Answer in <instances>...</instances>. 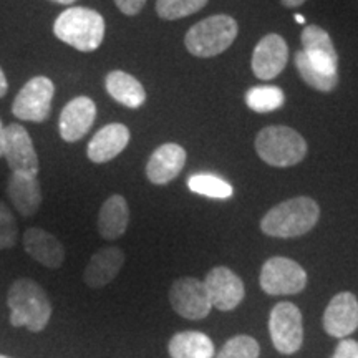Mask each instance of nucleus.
Instances as JSON below:
<instances>
[{
	"label": "nucleus",
	"instance_id": "7ed1b4c3",
	"mask_svg": "<svg viewBox=\"0 0 358 358\" xmlns=\"http://www.w3.org/2000/svg\"><path fill=\"white\" fill-rule=\"evenodd\" d=\"M105 19L88 7H70L53 22L58 40L78 52H95L105 38Z\"/></svg>",
	"mask_w": 358,
	"mask_h": 358
},
{
	"label": "nucleus",
	"instance_id": "6ab92c4d",
	"mask_svg": "<svg viewBox=\"0 0 358 358\" xmlns=\"http://www.w3.org/2000/svg\"><path fill=\"white\" fill-rule=\"evenodd\" d=\"M25 252L43 267L58 268L65 261V248L57 236L40 227H29L22 237Z\"/></svg>",
	"mask_w": 358,
	"mask_h": 358
},
{
	"label": "nucleus",
	"instance_id": "a878e982",
	"mask_svg": "<svg viewBox=\"0 0 358 358\" xmlns=\"http://www.w3.org/2000/svg\"><path fill=\"white\" fill-rule=\"evenodd\" d=\"M295 69H297L299 73L303 82H306L308 87H312L313 90L322 93H330L337 88L338 85V78H332V77H327V75L322 73V71L315 70L310 65V62L307 60L306 53L302 50H299L295 53Z\"/></svg>",
	"mask_w": 358,
	"mask_h": 358
},
{
	"label": "nucleus",
	"instance_id": "6e6552de",
	"mask_svg": "<svg viewBox=\"0 0 358 358\" xmlns=\"http://www.w3.org/2000/svg\"><path fill=\"white\" fill-rule=\"evenodd\" d=\"M259 282L268 295L301 294L307 285V272L292 259L271 257L264 262Z\"/></svg>",
	"mask_w": 358,
	"mask_h": 358
},
{
	"label": "nucleus",
	"instance_id": "4468645a",
	"mask_svg": "<svg viewBox=\"0 0 358 358\" xmlns=\"http://www.w3.org/2000/svg\"><path fill=\"white\" fill-rule=\"evenodd\" d=\"M96 120V105L92 98L77 96L70 100L58 118V131L62 140L77 143L92 129Z\"/></svg>",
	"mask_w": 358,
	"mask_h": 358
},
{
	"label": "nucleus",
	"instance_id": "7c9ffc66",
	"mask_svg": "<svg viewBox=\"0 0 358 358\" xmlns=\"http://www.w3.org/2000/svg\"><path fill=\"white\" fill-rule=\"evenodd\" d=\"M116 7L120 8V12H123L124 15H138L145 7L146 0H115Z\"/></svg>",
	"mask_w": 358,
	"mask_h": 358
},
{
	"label": "nucleus",
	"instance_id": "a211bd4d",
	"mask_svg": "<svg viewBox=\"0 0 358 358\" xmlns=\"http://www.w3.org/2000/svg\"><path fill=\"white\" fill-rule=\"evenodd\" d=\"M129 129L123 123H110L95 133L87 148V156L90 161L96 164L108 163L116 156L122 155L124 148L128 146Z\"/></svg>",
	"mask_w": 358,
	"mask_h": 358
},
{
	"label": "nucleus",
	"instance_id": "9b49d317",
	"mask_svg": "<svg viewBox=\"0 0 358 358\" xmlns=\"http://www.w3.org/2000/svg\"><path fill=\"white\" fill-rule=\"evenodd\" d=\"M206 292L209 295L211 306L217 310L229 312L244 301V282L231 268L219 266L208 272L204 279Z\"/></svg>",
	"mask_w": 358,
	"mask_h": 358
},
{
	"label": "nucleus",
	"instance_id": "0eeeda50",
	"mask_svg": "<svg viewBox=\"0 0 358 358\" xmlns=\"http://www.w3.org/2000/svg\"><path fill=\"white\" fill-rule=\"evenodd\" d=\"M268 334L275 350L282 355H294L303 343L302 313L292 302H280L268 317Z\"/></svg>",
	"mask_w": 358,
	"mask_h": 358
},
{
	"label": "nucleus",
	"instance_id": "b1692460",
	"mask_svg": "<svg viewBox=\"0 0 358 358\" xmlns=\"http://www.w3.org/2000/svg\"><path fill=\"white\" fill-rule=\"evenodd\" d=\"M285 95L275 85H261L252 87L245 93V105L256 113H271L284 106Z\"/></svg>",
	"mask_w": 358,
	"mask_h": 358
},
{
	"label": "nucleus",
	"instance_id": "20e7f679",
	"mask_svg": "<svg viewBox=\"0 0 358 358\" xmlns=\"http://www.w3.org/2000/svg\"><path fill=\"white\" fill-rule=\"evenodd\" d=\"M256 151L264 163L274 168H290L307 156V141L294 128L272 124L261 129L254 141Z\"/></svg>",
	"mask_w": 358,
	"mask_h": 358
},
{
	"label": "nucleus",
	"instance_id": "cd10ccee",
	"mask_svg": "<svg viewBox=\"0 0 358 358\" xmlns=\"http://www.w3.org/2000/svg\"><path fill=\"white\" fill-rule=\"evenodd\" d=\"M259 343L249 335H236L224 343L216 358H259Z\"/></svg>",
	"mask_w": 358,
	"mask_h": 358
},
{
	"label": "nucleus",
	"instance_id": "c756f323",
	"mask_svg": "<svg viewBox=\"0 0 358 358\" xmlns=\"http://www.w3.org/2000/svg\"><path fill=\"white\" fill-rule=\"evenodd\" d=\"M330 358H358V342L353 338H342Z\"/></svg>",
	"mask_w": 358,
	"mask_h": 358
},
{
	"label": "nucleus",
	"instance_id": "423d86ee",
	"mask_svg": "<svg viewBox=\"0 0 358 358\" xmlns=\"http://www.w3.org/2000/svg\"><path fill=\"white\" fill-rule=\"evenodd\" d=\"M55 96V83L45 75L30 78L12 103V113L22 122L43 123L52 111V101Z\"/></svg>",
	"mask_w": 358,
	"mask_h": 358
},
{
	"label": "nucleus",
	"instance_id": "72a5a7b5",
	"mask_svg": "<svg viewBox=\"0 0 358 358\" xmlns=\"http://www.w3.org/2000/svg\"><path fill=\"white\" fill-rule=\"evenodd\" d=\"M3 143H6V127H3L2 120H0V158L3 156Z\"/></svg>",
	"mask_w": 358,
	"mask_h": 358
},
{
	"label": "nucleus",
	"instance_id": "412c9836",
	"mask_svg": "<svg viewBox=\"0 0 358 358\" xmlns=\"http://www.w3.org/2000/svg\"><path fill=\"white\" fill-rule=\"evenodd\" d=\"M129 208L122 194L110 196L98 213V232L103 239L116 241L128 229Z\"/></svg>",
	"mask_w": 358,
	"mask_h": 358
},
{
	"label": "nucleus",
	"instance_id": "f704fd0d",
	"mask_svg": "<svg viewBox=\"0 0 358 358\" xmlns=\"http://www.w3.org/2000/svg\"><path fill=\"white\" fill-rule=\"evenodd\" d=\"M50 2L60 3V6H71V3L77 2V0H50Z\"/></svg>",
	"mask_w": 358,
	"mask_h": 358
},
{
	"label": "nucleus",
	"instance_id": "4be33fe9",
	"mask_svg": "<svg viewBox=\"0 0 358 358\" xmlns=\"http://www.w3.org/2000/svg\"><path fill=\"white\" fill-rule=\"evenodd\" d=\"M105 88L108 95L127 108H141L146 101V90L140 80L123 70H113L106 75Z\"/></svg>",
	"mask_w": 358,
	"mask_h": 358
},
{
	"label": "nucleus",
	"instance_id": "1a4fd4ad",
	"mask_svg": "<svg viewBox=\"0 0 358 358\" xmlns=\"http://www.w3.org/2000/svg\"><path fill=\"white\" fill-rule=\"evenodd\" d=\"M3 158L12 173L37 176L40 171V161L32 136L20 123H10L6 127Z\"/></svg>",
	"mask_w": 358,
	"mask_h": 358
},
{
	"label": "nucleus",
	"instance_id": "dca6fc26",
	"mask_svg": "<svg viewBox=\"0 0 358 358\" xmlns=\"http://www.w3.org/2000/svg\"><path fill=\"white\" fill-rule=\"evenodd\" d=\"M185 164V148L178 143H164L148 159L146 178L156 186H164L179 176Z\"/></svg>",
	"mask_w": 358,
	"mask_h": 358
},
{
	"label": "nucleus",
	"instance_id": "f8f14e48",
	"mask_svg": "<svg viewBox=\"0 0 358 358\" xmlns=\"http://www.w3.org/2000/svg\"><path fill=\"white\" fill-rule=\"evenodd\" d=\"M302 52L315 70L327 77L338 78V55L327 30L319 25H307L302 30Z\"/></svg>",
	"mask_w": 358,
	"mask_h": 358
},
{
	"label": "nucleus",
	"instance_id": "f3484780",
	"mask_svg": "<svg viewBox=\"0 0 358 358\" xmlns=\"http://www.w3.org/2000/svg\"><path fill=\"white\" fill-rule=\"evenodd\" d=\"M124 266V252L116 245L96 250L83 271V280L88 287L101 289L116 279Z\"/></svg>",
	"mask_w": 358,
	"mask_h": 358
},
{
	"label": "nucleus",
	"instance_id": "5701e85b",
	"mask_svg": "<svg viewBox=\"0 0 358 358\" xmlns=\"http://www.w3.org/2000/svg\"><path fill=\"white\" fill-rule=\"evenodd\" d=\"M171 358H214V343L203 332H179L169 340Z\"/></svg>",
	"mask_w": 358,
	"mask_h": 358
},
{
	"label": "nucleus",
	"instance_id": "39448f33",
	"mask_svg": "<svg viewBox=\"0 0 358 358\" xmlns=\"http://www.w3.org/2000/svg\"><path fill=\"white\" fill-rule=\"evenodd\" d=\"M239 32L237 22L229 15H213L187 30L185 45L191 55L199 58L216 57L234 43Z\"/></svg>",
	"mask_w": 358,
	"mask_h": 358
},
{
	"label": "nucleus",
	"instance_id": "c9c22d12",
	"mask_svg": "<svg viewBox=\"0 0 358 358\" xmlns=\"http://www.w3.org/2000/svg\"><path fill=\"white\" fill-rule=\"evenodd\" d=\"M295 22H297V24L303 25V24H306V19H303V15H295Z\"/></svg>",
	"mask_w": 358,
	"mask_h": 358
},
{
	"label": "nucleus",
	"instance_id": "2eb2a0df",
	"mask_svg": "<svg viewBox=\"0 0 358 358\" xmlns=\"http://www.w3.org/2000/svg\"><path fill=\"white\" fill-rule=\"evenodd\" d=\"M324 329L330 337L347 338L358 329V301L352 292H340L324 312Z\"/></svg>",
	"mask_w": 358,
	"mask_h": 358
},
{
	"label": "nucleus",
	"instance_id": "9d476101",
	"mask_svg": "<svg viewBox=\"0 0 358 358\" xmlns=\"http://www.w3.org/2000/svg\"><path fill=\"white\" fill-rule=\"evenodd\" d=\"M169 302L178 315L189 320L204 319L213 308L204 282L196 277H181L174 282L169 290Z\"/></svg>",
	"mask_w": 358,
	"mask_h": 358
},
{
	"label": "nucleus",
	"instance_id": "473e14b6",
	"mask_svg": "<svg viewBox=\"0 0 358 358\" xmlns=\"http://www.w3.org/2000/svg\"><path fill=\"white\" fill-rule=\"evenodd\" d=\"M306 2L307 0H282V6L287 8H295V7H301L302 3Z\"/></svg>",
	"mask_w": 358,
	"mask_h": 358
},
{
	"label": "nucleus",
	"instance_id": "ddd939ff",
	"mask_svg": "<svg viewBox=\"0 0 358 358\" xmlns=\"http://www.w3.org/2000/svg\"><path fill=\"white\" fill-rule=\"evenodd\" d=\"M289 60V47L285 40L277 34H267L266 37L259 40L252 52V66L254 75L259 80L275 78L282 73Z\"/></svg>",
	"mask_w": 358,
	"mask_h": 358
},
{
	"label": "nucleus",
	"instance_id": "393cba45",
	"mask_svg": "<svg viewBox=\"0 0 358 358\" xmlns=\"http://www.w3.org/2000/svg\"><path fill=\"white\" fill-rule=\"evenodd\" d=\"M187 187L199 196L213 199H229L232 196V186L216 174L199 173L187 178Z\"/></svg>",
	"mask_w": 358,
	"mask_h": 358
},
{
	"label": "nucleus",
	"instance_id": "2f4dec72",
	"mask_svg": "<svg viewBox=\"0 0 358 358\" xmlns=\"http://www.w3.org/2000/svg\"><path fill=\"white\" fill-rule=\"evenodd\" d=\"M8 92V82H7V77L6 73H3V70L0 69V98H3L7 95Z\"/></svg>",
	"mask_w": 358,
	"mask_h": 358
},
{
	"label": "nucleus",
	"instance_id": "c85d7f7f",
	"mask_svg": "<svg viewBox=\"0 0 358 358\" xmlns=\"http://www.w3.org/2000/svg\"><path fill=\"white\" fill-rule=\"evenodd\" d=\"M19 241V226L10 208L0 201V250L12 249Z\"/></svg>",
	"mask_w": 358,
	"mask_h": 358
},
{
	"label": "nucleus",
	"instance_id": "f257e3e1",
	"mask_svg": "<svg viewBox=\"0 0 358 358\" xmlns=\"http://www.w3.org/2000/svg\"><path fill=\"white\" fill-rule=\"evenodd\" d=\"M7 306L10 308L8 322L12 327H27L30 332L38 334L50 322V299L42 285L29 277L13 280L8 287Z\"/></svg>",
	"mask_w": 358,
	"mask_h": 358
},
{
	"label": "nucleus",
	"instance_id": "aec40b11",
	"mask_svg": "<svg viewBox=\"0 0 358 358\" xmlns=\"http://www.w3.org/2000/svg\"><path fill=\"white\" fill-rule=\"evenodd\" d=\"M7 196L20 216L32 217L42 206V187L37 176L10 173L7 181Z\"/></svg>",
	"mask_w": 358,
	"mask_h": 358
},
{
	"label": "nucleus",
	"instance_id": "bb28decb",
	"mask_svg": "<svg viewBox=\"0 0 358 358\" xmlns=\"http://www.w3.org/2000/svg\"><path fill=\"white\" fill-rule=\"evenodd\" d=\"M209 0H156V13L163 20H179L199 12Z\"/></svg>",
	"mask_w": 358,
	"mask_h": 358
},
{
	"label": "nucleus",
	"instance_id": "e433bc0d",
	"mask_svg": "<svg viewBox=\"0 0 358 358\" xmlns=\"http://www.w3.org/2000/svg\"><path fill=\"white\" fill-rule=\"evenodd\" d=\"M0 358H12V357H7V355H0Z\"/></svg>",
	"mask_w": 358,
	"mask_h": 358
},
{
	"label": "nucleus",
	"instance_id": "f03ea898",
	"mask_svg": "<svg viewBox=\"0 0 358 358\" xmlns=\"http://www.w3.org/2000/svg\"><path fill=\"white\" fill-rule=\"evenodd\" d=\"M320 219V208L312 198L299 196L274 206L261 221V229L266 236L301 237L315 227Z\"/></svg>",
	"mask_w": 358,
	"mask_h": 358
}]
</instances>
